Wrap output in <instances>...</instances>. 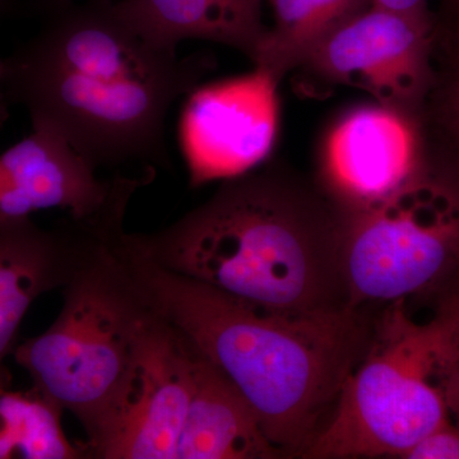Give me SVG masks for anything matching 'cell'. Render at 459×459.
<instances>
[{"mask_svg":"<svg viewBox=\"0 0 459 459\" xmlns=\"http://www.w3.org/2000/svg\"><path fill=\"white\" fill-rule=\"evenodd\" d=\"M9 100L4 90V57H0V128L9 117Z\"/></svg>","mask_w":459,"mask_h":459,"instance_id":"cell-21","label":"cell"},{"mask_svg":"<svg viewBox=\"0 0 459 459\" xmlns=\"http://www.w3.org/2000/svg\"><path fill=\"white\" fill-rule=\"evenodd\" d=\"M458 261L459 186L429 168L391 197L344 213L343 276L353 309L404 301Z\"/></svg>","mask_w":459,"mask_h":459,"instance_id":"cell-6","label":"cell"},{"mask_svg":"<svg viewBox=\"0 0 459 459\" xmlns=\"http://www.w3.org/2000/svg\"><path fill=\"white\" fill-rule=\"evenodd\" d=\"M430 92H434L435 123L459 151V47L444 80L433 82Z\"/></svg>","mask_w":459,"mask_h":459,"instance_id":"cell-18","label":"cell"},{"mask_svg":"<svg viewBox=\"0 0 459 459\" xmlns=\"http://www.w3.org/2000/svg\"><path fill=\"white\" fill-rule=\"evenodd\" d=\"M268 27L255 69L277 83L296 71L325 38L370 5V0H270Z\"/></svg>","mask_w":459,"mask_h":459,"instance_id":"cell-15","label":"cell"},{"mask_svg":"<svg viewBox=\"0 0 459 459\" xmlns=\"http://www.w3.org/2000/svg\"><path fill=\"white\" fill-rule=\"evenodd\" d=\"M433 322L416 325L402 301L377 320L367 355L304 457H401L449 419L434 380Z\"/></svg>","mask_w":459,"mask_h":459,"instance_id":"cell-5","label":"cell"},{"mask_svg":"<svg viewBox=\"0 0 459 459\" xmlns=\"http://www.w3.org/2000/svg\"><path fill=\"white\" fill-rule=\"evenodd\" d=\"M279 84L255 69L190 93L181 138L193 186L232 179L267 160L279 129Z\"/></svg>","mask_w":459,"mask_h":459,"instance_id":"cell-9","label":"cell"},{"mask_svg":"<svg viewBox=\"0 0 459 459\" xmlns=\"http://www.w3.org/2000/svg\"><path fill=\"white\" fill-rule=\"evenodd\" d=\"M282 457L237 386L195 350V385L178 459Z\"/></svg>","mask_w":459,"mask_h":459,"instance_id":"cell-13","label":"cell"},{"mask_svg":"<svg viewBox=\"0 0 459 459\" xmlns=\"http://www.w3.org/2000/svg\"><path fill=\"white\" fill-rule=\"evenodd\" d=\"M431 20L369 5L329 33L298 69L420 117L434 82Z\"/></svg>","mask_w":459,"mask_h":459,"instance_id":"cell-7","label":"cell"},{"mask_svg":"<svg viewBox=\"0 0 459 459\" xmlns=\"http://www.w3.org/2000/svg\"><path fill=\"white\" fill-rule=\"evenodd\" d=\"M419 115L377 101L334 117L316 151V186L344 213L379 204L427 170Z\"/></svg>","mask_w":459,"mask_h":459,"instance_id":"cell-8","label":"cell"},{"mask_svg":"<svg viewBox=\"0 0 459 459\" xmlns=\"http://www.w3.org/2000/svg\"><path fill=\"white\" fill-rule=\"evenodd\" d=\"M124 235L122 226L101 241L63 287L53 325L12 355L32 388L82 425L89 458L113 434L159 316L126 259Z\"/></svg>","mask_w":459,"mask_h":459,"instance_id":"cell-4","label":"cell"},{"mask_svg":"<svg viewBox=\"0 0 459 459\" xmlns=\"http://www.w3.org/2000/svg\"><path fill=\"white\" fill-rule=\"evenodd\" d=\"M63 410L35 388L0 389V459H78L86 448L69 442Z\"/></svg>","mask_w":459,"mask_h":459,"instance_id":"cell-16","label":"cell"},{"mask_svg":"<svg viewBox=\"0 0 459 459\" xmlns=\"http://www.w3.org/2000/svg\"><path fill=\"white\" fill-rule=\"evenodd\" d=\"M16 0H0V17L5 16L14 7Z\"/></svg>","mask_w":459,"mask_h":459,"instance_id":"cell-22","label":"cell"},{"mask_svg":"<svg viewBox=\"0 0 459 459\" xmlns=\"http://www.w3.org/2000/svg\"><path fill=\"white\" fill-rule=\"evenodd\" d=\"M428 0H370L373 7L403 14V16L430 20L428 13Z\"/></svg>","mask_w":459,"mask_h":459,"instance_id":"cell-20","label":"cell"},{"mask_svg":"<svg viewBox=\"0 0 459 459\" xmlns=\"http://www.w3.org/2000/svg\"><path fill=\"white\" fill-rule=\"evenodd\" d=\"M433 325L434 380L442 391L448 412L459 420V299L444 307Z\"/></svg>","mask_w":459,"mask_h":459,"instance_id":"cell-17","label":"cell"},{"mask_svg":"<svg viewBox=\"0 0 459 459\" xmlns=\"http://www.w3.org/2000/svg\"><path fill=\"white\" fill-rule=\"evenodd\" d=\"M56 2H60V3H62V2H63V0H56Z\"/></svg>","mask_w":459,"mask_h":459,"instance_id":"cell-23","label":"cell"},{"mask_svg":"<svg viewBox=\"0 0 459 459\" xmlns=\"http://www.w3.org/2000/svg\"><path fill=\"white\" fill-rule=\"evenodd\" d=\"M210 63L150 40L110 0L65 9L4 57L9 102L95 170L168 166L169 111Z\"/></svg>","mask_w":459,"mask_h":459,"instance_id":"cell-1","label":"cell"},{"mask_svg":"<svg viewBox=\"0 0 459 459\" xmlns=\"http://www.w3.org/2000/svg\"><path fill=\"white\" fill-rule=\"evenodd\" d=\"M124 252L153 307L237 386L268 439L304 457L377 322L362 307L305 314L244 303L138 255L126 234Z\"/></svg>","mask_w":459,"mask_h":459,"instance_id":"cell-3","label":"cell"},{"mask_svg":"<svg viewBox=\"0 0 459 459\" xmlns=\"http://www.w3.org/2000/svg\"><path fill=\"white\" fill-rule=\"evenodd\" d=\"M157 314L128 398L99 458L178 459L195 385V350Z\"/></svg>","mask_w":459,"mask_h":459,"instance_id":"cell-11","label":"cell"},{"mask_svg":"<svg viewBox=\"0 0 459 459\" xmlns=\"http://www.w3.org/2000/svg\"><path fill=\"white\" fill-rule=\"evenodd\" d=\"M455 2H459V0H455Z\"/></svg>","mask_w":459,"mask_h":459,"instance_id":"cell-24","label":"cell"},{"mask_svg":"<svg viewBox=\"0 0 459 459\" xmlns=\"http://www.w3.org/2000/svg\"><path fill=\"white\" fill-rule=\"evenodd\" d=\"M343 221L316 181L271 165L223 180L212 197L168 228L126 238L160 267L244 303L336 313L351 307Z\"/></svg>","mask_w":459,"mask_h":459,"instance_id":"cell-2","label":"cell"},{"mask_svg":"<svg viewBox=\"0 0 459 459\" xmlns=\"http://www.w3.org/2000/svg\"><path fill=\"white\" fill-rule=\"evenodd\" d=\"M409 459H459V420L449 419L407 455Z\"/></svg>","mask_w":459,"mask_h":459,"instance_id":"cell-19","label":"cell"},{"mask_svg":"<svg viewBox=\"0 0 459 459\" xmlns=\"http://www.w3.org/2000/svg\"><path fill=\"white\" fill-rule=\"evenodd\" d=\"M263 0H122L117 12L150 40L175 48L184 40L225 45L255 65L268 26Z\"/></svg>","mask_w":459,"mask_h":459,"instance_id":"cell-14","label":"cell"},{"mask_svg":"<svg viewBox=\"0 0 459 459\" xmlns=\"http://www.w3.org/2000/svg\"><path fill=\"white\" fill-rule=\"evenodd\" d=\"M117 186V177L101 180L74 148L54 133H32L0 153V222L32 213L65 210L86 219L101 211Z\"/></svg>","mask_w":459,"mask_h":459,"instance_id":"cell-12","label":"cell"},{"mask_svg":"<svg viewBox=\"0 0 459 459\" xmlns=\"http://www.w3.org/2000/svg\"><path fill=\"white\" fill-rule=\"evenodd\" d=\"M124 219L122 211L107 208L87 219L69 217L53 229L31 219L0 222V389L11 386L5 361L31 305L62 290Z\"/></svg>","mask_w":459,"mask_h":459,"instance_id":"cell-10","label":"cell"}]
</instances>
